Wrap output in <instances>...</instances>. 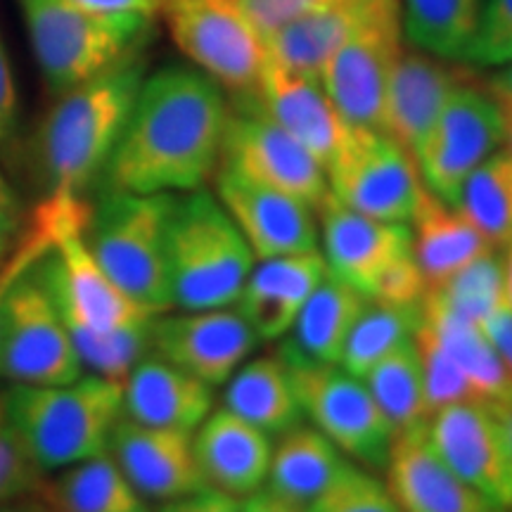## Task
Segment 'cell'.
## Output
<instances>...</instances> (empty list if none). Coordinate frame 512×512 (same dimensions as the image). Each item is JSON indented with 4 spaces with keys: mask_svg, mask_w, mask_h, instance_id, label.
I'll use <instances>...</instances> for the list:
<instances>
[{
    "mask_svg": "<svg viewBox=\"0 0 512 512\" xmlns=\"http://www.w3.org/2000/svg\"><path fill=\"white\" fill-rule=\"evenodd\" d=\"M413 256L425 275L427 287L441 283L448 275L498 249L451 204L425 190L411 221Z\"/></svg>",
    "mask_w": 512,
    "mask_h": 512,
    "instance_id": "obj_27",
    "label": "cell"
},
{
    "mask_svg": "<svg viewBox=\"0 0 512 512\" xmlns=\"http://www.w3.org/2000/svg\"><path fill=\"white\" fill-rule=\"evenodd\" d=\"M463 62L477 67H505L512 62V0H484Z\"/></svg>",
    "mask_w": 512,
    "mask_h": 512,
    "instance_id": "obj_40",
    "label": "cell"
},
{
    "mask_svg": "<svg viewBox=\"0 0 512 512\" xmlns=\"http://www.w3.org/2000/svg\"><path fill=\"white\" fill-rule=\"evenodd\" d=\"M503 266H505V297H508V304L512 306V240L505 245Z\"/></svg>",
    "mask_w": 512,
    "mask_h": 512,
    "instance_id": "obj_52",
    "label": "cell"
},
{
    "mask_svg": "<svg viewBox=\"0 0 512 512\" xmlns=\"http://www.w3.org/2000/svg\"><path fill=\"white\" fill-rule=\"evenodd\" d=\"M83 10L100 15H143L155 17L162 10V0H72Z\"/></svg>",
    "mask_w": 512,
    "mask_h": 512,
    "instance_id": "obj_46",
    "label": "cell"
},
{
    "mask_svg": "<svg viewBox=\"0 0 512 512\" xmlns=\"http://www.w3.org/2000/svg\"><path fill=\"white\" fill-rule=\"evenodd\" d=\"M43 472L24 451L0 394V503L36 496L43 486Z\"/></svg>",
    "mask_w": 512,
    "mask_h": 512,
    "instance_id": "obj_39",
    "label": "cell"
},
{
    "mask_svg": "<svg viewBox=\"0 0 512 512\" xmlns=\"http://www.w3.org/2000/svg\"><path fill=\"white\" fill-rule=\"evenodd\" d=\"M17 131V86L8 48L0 36V147L15 138Z\"/></svg>",
    "mask_w": 512,
    "mask_h": 512,
    "instance_id": "obj_42",
    "label": "cell"
},
{
    "mask_svg": "<svg viewBox=\"0 0 512 512\" xmlns=\"http://www.w3.org/2000/svg\"><path fill=\"white\" fill-rule=\"evenodd\" d=\"M403 43L401 0H373L318 76L344 124L382 131L389 79Z\"/></svg>",
    "mask_w": 512,
    "mask_h": 512,
    "instance_id": "obj_9",
    "label": "cell"
},
{
    "mask_svg": "<svg viewBox=\"0 0 512 512\" xmlns=\"http://www.w3.org/2000/svg\"><path fill=\"white\" fill-rule=\"evenodd\" d=\"M41 491L55 512H152L110 451L64 467Z\"/></svg>",
    "mask_w": 512,
    "mask_h": 512,
    "instance_id": "obj_31",
    "label": "cell"
},
{
    "mask_svg": "<svg viewBox=\"0 0 512 512\" xmlns=\"http://www.w3.org/2000/svg\"><path fill=\"white\" fill-rule=\"evenodd\" d=\"M110 456L145 501L169 503L209 486L197 463L192 432L147 427L121 415Z\"/></svg>",
    "mask_w": 512,
    "mask_h": 512,
    "instance_id": "obj_18",
    "label": "cell"
},
{
    "mask_svg": "<svg viewBox=\"0 0 512 512\" xmlns=\"http://www.w3.org/2000/svg\"><path fill=\"white\" fill-rule=\"evenodd\" d=\"M387 486L403 512H508L465 484L434 451L427 425L394 437Z\"/></svg>",
    "mask_w": 512,
    "mask_h": 512,
    "instance_id": "obj_19",
    "label": "cell"
},
{
    "mask_svg": "<svg viewBox=\"0 0 512 512\" xmlns=\"http://www.w3.org/2000/svg\"><path fill=\"white\" fill-rule=\"evenodd\" d=\"M216 197L245 235L256 261L320 249L316 209L297 197L245 181L226 169L216 174Z\"/></svg>",
    "mask_w": 512,
    "mask_h": 512,
    "instance_id": "obj_17",
    "label": "cell"
},
{
    "mask_svg": "<svg viewBox=\"0 0 512 512\" xmlns=\"http://www.w3.org/2000/svg\"><path fill=\"white\" fill-rule=\"evenodd\" d=\"M48 247H50L48 233L41 226H36V223H34V228L29 230L27 240H24V245L19 247V252L15 254V259H12L10 264L5 266L3 271H0V302H3V294H5V290H8L10 280L15 278V273L19 271V268L27 266L29 261L36 259V256H41Z\"/></svg>",
    "mask_w": 512,
    "mask_h": 512,
    "instance_id": "obj_44",
    "label": "cell"
},
{
    "mask_svg": "<svg viewBox=\"0 0 512 512\" xmlns=\"http://www.w3.org/2000/svg\"><path fill=\"white\" fill-rule=\"evenodd\" d=\"M10 247H12V238H10V235L0 233V264H3V261L8 259Z\"/></svg>",
    "mask_w": 512,
    "mask_h": 512,
    "instance_id": "obj_54",
    "label": "cell"
},
{
    "mask_svg": "<svg viewBox=\"0 0 512 512\" xmlns=\"http://www.w3.org/2000/svg\"><path fill=\"white\" fill-rule=\"evenodd\" d=\"M320 254L330 278L370 299L382 275L413 252L411 223L380 221L358 214L328 195L316 209Z\"/></svg>",
    "mask_w": 512,
    "mask_h": 512,
    "instance_id": "obj_15",
    "label": "cell"
},
{
    "mask_svg": "<svg viewBox=\"0 0 512 512\" xmlns=\"http://www.w3.org/2000/svg\"><path fill=\"white\" fill-rule=\"evenodd\" d=\"M36 259L19 268L0 302V375L34 387L67 384L86 370Z\"/></svg>",
    "mask_w": 512,
    "mask_h": 512,
    "instance_id": "obj_8",
    "label": "cell"
},
{
    "mask_svg": "<svg viewBox=\"0 0 512 512\" xmlns=\"http://www.w3.org/2000/svg\"><path fill=\"white\" fill-rule=\"evenodd\" d=\"M261 339L238 306L152 318V354L209 387H221Z\"/></svg>",
    "mask_w": 512,
    "mask_h": 512,
    "instance_id": "obj_14",
    "label": "cell"
},
{
    "mask_svg": "<svg viewBox=\"0 0 512 512\" xmlns=\"http://www.w3.org/2000/svg\"><path fill=\"white\" fill-rule=\"evenodd\" d=\"M325 171L337 202L380 221L411 223L427 190L411 152L373 128L349 126Z\"/></svg>",
    "mask_w": 512,
    "mask_h": 512,
    "instance_id": "obj_10",
    "label": "cell"
},
{
    "mask_svg": "<svg viewBox=\"0 0 512 512\" xmlns=\"http://www.w3.org/2000/svg\"><path fill=\"white\" fill-rule=\"evenodd\" d=\"M309 512H403L401 505L373 472L347 460Z\"/></svg>",
    "mask_w": 512,
    "mask_h": 512,
    "instance_id": "obj_37",
    "label": "cell"
},
{
    "mask_svg": "<svg viewBox=\"0 0 512 512\" xmlns=\"http://www.w3.org/2000/svg\"><path fill=\"white\" fill-rule=\"evenodd\" d=\"M427 437L465 484L498 508H512V458L486 401L441 408L427 422Z\"/></svg>",
    "mask_w": 512,
    "mask_h": 512,
    "instance_id": "obj_16",
    "label": "cell"
},
{
    "mask_svg": "<svg viewBox=\"0 0 512 512\" xmlns=\"http://www.w3.org/2000/svg\"><path fill=\"white\" fill-rule=\"evenodd\" d=\"M240 512H309V508L285 501L271 494L268 489H259L254 494L240 498Z\"/></svg>",
    "mask_w": 512,
    "mask_h": 512,
    "instance_id": "obj_48",
    "label": "cell"
},
{
    "mask_svg": "<svg viewBox=\"0 0 512 512\" xmlns=\"http://www.w3.org/2000/svg\"><path fill=\"white\" fill-rule=\"evenodd\" d=\"M366 302L363 294L328 275L302 306L292 330L287 332L290 339L283 344L309 361L339 366L349 332Z\"/></svg>",
    "mask_w": 512,
    "mask_h": 512,
    "instance_id": "obj_30",
    "label": "cell"
},
{
    "mask_svg": "<svg viewBox=\"0 0 512 512\" xmlns=\"http://www.w3.org/2000/svg\"><path fill=\"white\" fill-rule=\"evenodd\" d=\"M159 512H240V498L207 486L190 496L164 503Z\"/></svg>",
    "mask_w": 512,
    "mask_h": 512,
    "instance_id": "obj_43",
    "label": "cell"
},
{
    "mask_svg": "<svg viewBox=\"0 0 512 512\" xmlns=\"http://www.w3.org/2000/svg\"><path fill=\"white\" fill-rule=\"evenodd\" d=\"M320 249L256 261L238 299V309L259 339H280L292 330L313 290L328 278Z\"/></svg>",
    "mask_w": 512,
    "mask_h": 512,
    "instance_id": "obj_21",
    "label": "cell"
},
{
    "mask_svg": "<svg viewBox=\"0 0 512 512\" xmlns=\"http://www.w3.org/2000/svg\"><path fill=\"white\" fill-rule=\"evenodd\" d=\"M121 387L124 415L147 427L195 432L214 408V387L171 366L157 354H147L126 375Z\"/></svg>",
    "mask_w": 512,
    "mask_h": 512,
    "instance_id": "obj_23",
    "label": "cell"
},
{
    "mask_svg": "<svg viewBox=\"0 0 512 512\" xmlns=\"http://www.w3.org/2000/svg\"><path fill=\"white\" fill-rule=\"evenodd\" d=\"M422 323L432 330L437 342L453 358V363L463 370V375L484 401L512 396V375L505 368L491 339L486 337L482 325L458 316L427 294L425 302H422Z\"/></svg>",
    "mask_w": 512,
    "mask_h": 512,
    "instance_id": "obj_29",
    "label": "cell"
},
{
    "mask_svg": "<svg viewBox=\"0 0 512 512\" xmlns=\"http://www.w3.org/2000/svg\"><path fill=\"white\" fill-rule=\"evenodd\" d=\"M254 95L261 110L328 169L349 126L339 117L320 79L290 72L266 57Z\"/></svg>",
    "mask_w": 512,
    "mask_h": 512,
    "instance_id": "obj_20",
    "label": "cell"
},
{
    "mask_svg": "<svg viewBox=\"0 0 512 512\" xmlns=\"http://www.w3.org/2000/svg\"><path fill=\"white\" fill-rule=\"evenodd\" d=\"M249 100L235 114L230 112L219 169L318 209L330 195L325 166L261 110L254 93Z\"/></svg>",
    "mask_w": 512,
    "mask_h": 512,
    "instance_id": "obj_12",
    "label": "cell"
},
{
    "mask_svg": "<svg viewBox=\"0 0 512 512\" xmlns=\"http://www.w3.org/2000/svg\"><path fill=\"white\" fill-rule=\"evenodd\" d=\"M482 328L486 337L491 339V344H494L498 356H501L505 368H508V373L512 375V306L503 304L494 316L486 320Z\"/></svg>",
    "mask_w": 512,
    "mask_h": 512,
    "instance_id": "obj_45",
    "label": "cell"
},
{
    "mask_svg": "<svg viewBox=\"0 0 512 512\" xmlns=\"http://www.w3.org/2000/svg\"><path fill=\"white\" fill-rule=\"evenodd\" d=\"M503 147L512 157V112H505V145Z\"/></svg>",
    "mask_w": 512,
    "mask_h": 512,
    "instance_id": "obj_53",
    "label": "cell"
},
{
    "mask_svg": "<svg viewBox=\"0 0 512 512\" xmlns=\"http://www.w3.org/2000/svg\"><path fill=\"white\" fill-rule=\"evenodd\" d=\"M271 439L226 408L211 411L192 432L197 463L207 484L235 498L264 489L273 453Z\"/></svg>",
    "mask_w": 512,
    "mask_h": 512,
    "instance_id": "obj_22",
    "label": "cell"
},
{
    "mask_svg": "<svg viewBox=\"0 0 512 512\" xmlns=\"http://www.w3.org/2000/svg\"><path fill=\"white\" fill-rule=\"evenodd\" d=\"M29 43L50 93L62 95L136 53L150 38L152 17L100 15L72 0H17Z\"/></svg>",
    "mask_w": 512,
    "mask_h": 512,
    "instance_id": "obj_6",
    "label": "cell"
},
{
    "mask_svg": "<svg viewBox=\"0 0 512 512\" xmlns=\"http://www.w3.org/2000/svg\"><path fill=\"white\" fill-rule=\"evenodd\" d=\"M228 3L245 17L249 27L266 43V38L285 27L287 22L320 8V5L337 3V0H228Z\"/></svg>",
    "mask_w": 512,
    "mask_h": 512,
    "instance_id": "obj_41",
    "label": "cell"
},
{
    "mask_svg": "<svg viewBox=\"0 0 512 512\" xmlns=\"http://www.w3.org/2000/svg\"><path fill=\"white\" fill-rule=\"evenodd\" d=\"M174 195L105 192L86 223V242L102 271L140 309L159 316L171 306L166 223Z\"/></svg>",
    "mask_w": 512,
    "mask_h": 512,
    "instance_id": "obj_5",
    "label": "cell"
},
{
    "mask_svg": "<svg viewBox=\"0 0 512 512\" xmlns=\"http://www.w3.org/2000/svg\"><path fill=\"white\" fill-rule=\"evenodd\" d=\"M3 401L24 451L43 475L110 451L124 415L121 382L91 373L67 384H12Z\"/></svg>",
    "mask_w": 512,
    "mask_h": 512,
    "instance_id": "obj_3",
    "label": "cell"
},
{
    "mask_svg": "<svg viewBox=\"0 0 512 512\" xmlns=\"http://www.w3.org/2000/svg\"><path fill=\"white\" fill-rule=\"evenodd\" d=\"M19 230H22V207H19L15 190L0 176V233L15 240Z\"/></svg>",
    "mask_w": 512,
    "mask_h": 512,
    "instance_id": "obj_47",
    "label": "cell"
},
{
    "mask_svg": "<svg viewBox=\"0 0 512 512\" xmlns=\"http://www.w3.org/2000/svg\"><path fill=\"white\" fill-rule=\"evenodd\" d=\"M484 0H401L403 38L415 50L465 60Z\"/></svg>",
    "mask_w": 512,
    "mask_h": 512,
    "instance_id": "obj_32",
    "label": "cell"
},
{
    "mask_svg": "<svg viewBox=\"0 0 512 512\" xmlns=\"http://www.w3.org/2000/svg\"><path fill=\"white\" fill-rule=\"evenodd\" d=\"M171 38L185 57L221 88L254 93L266 46L228 0H162Z\"/></svg>",
    "mask_w": 512,
    "mask_h": 512,
    "instance_id": "obj_13",
    "label": "cell"
},
{
    "mask_svg": "<svg viewBox=\"0 0 512 512\" xmlns=\"http://www.w3.org/2000/svg\"><path fill=\"white\" fill-rule=\"evenodd\" d=\"M361 380L366 382L377 408L387 418L394 437L418 430L430 422L422 363L415 339L384 356L382 361H377Z\"/></svg>",
    "mask_w": 512,
    "mask_h": 512,
    "instance_id": "obj_33",
    "label": "cell"
},
{
    "mask_svg": "<svg viewBox=\"0 0 512 512\" xmlns=\"http://www.w3.org/2000/svg\"><path fill=\"white\" fill-rule=\"evenodd\" d=\"M486 406H489L491 415H494L498 430L503 434L505 448H508L512 458V396H508V399H498V401H486Z\"/></svg>",
    "mask_w": 512,
    "mask_h": 512,
    "instance_id": "obj_49",
    "label": "cell"
},
{
    "mask_svg": "<svg viewBox=\"0 0 512 512\" xmlns=\"http://www.w3.org/2000/svg\"><path fill=\"white\" fill-rule=\"evenodd\" d=\"M427 297L472 323L484 325L503 304H508L503 254L496 249L482 254L446 280L427 287Z\"/></svg>",
    "mask_w": 512,
    "mask_h": 512,
    "instance_id": "obj_36",
    "label": "cell"
},
{
    "mask_svg": "<svg viewBox=\"0 0 512 512\" xmlns=\"http://www.w3.org/2000/svg\"><path fill=\"white\" fill-rule=\"evenodd\" d=\"M143 48L57 95L38 133V162L48 195L81 197L102 176L145 81Z\"/></svg>",
    "mask_w": 512,
    "mask_h": 512,
    "instance_id": "obj_2",
    "label": "cell"
},
{
    "mask_svg": "<svg viewBox=\"0 0 512 512\" xmlns=\"http://www.w3.org/2000/svg\"><path fill=\"white\" fill-rule=\"evenodd\" d=\"M0 512H55L46 501H34V496L0 503Z\"/></svg>",
    "mask_w": 512,
    "mask_h": 512,
    "instance_id": "obj_51",
    "label": "cell"
},
{
    "mask_svg": "<svg viewBox=\"0 0 512 512\" xmlns=\"http://www.w3.org/2000/svg\"><path fill=\"white\" fill-rule=\"evenodd\" d=\"M223 408L268 437H280L304 422L290 370L278 354L242 363L226 382Z\"/></svg>",
    "mask_w": 512,
    "mask_h": 512,
    "instance_id": "obj_26",
    "label": "cell"
},
{
    "mask_svg": "<svg viewBox=\"0 0 512 512\" xmlns=\"http://www.w3.org/2000/svg\"><path fill=\"white\" fill-rule=\"evenodd\" d=\"M458 74L441 57L422 50H403L389 79L384 100L382 131L415 155L448 95L460 86Z\"/></svg>",
    "mask_w": 512,
    "mask_h": 512,
    "instance_id": "obj_24",
    "label": "cell"
},
{
    "mask_svg": "<svg viewBox=\"0 0 512 512\" xmlns=\"http://www.w3.org/2000/svg\"><path fill=\"white\" fill-rule=\"evenodd\" d=\"M494 247L512 240V157L501 147L465 178L453 204Z\"/></svg>",
    "mask_w": 512,
    "mask_h": 512,
    "instance_id": "obj_35",
    "label": "cell"
},
{
    "mask_svg": "<svg viewBox=\"0 0 512 512\" xmlns=\"http://www.w3.org/2000/svg\"><path fill=\"white\" fill-rule=\"evenodd\" d=\"M254 264L252 247L219 197L204 188L174 197L166 223V268L174 309L235 306Z\"/></svg>",
    "mask_w": 512,
    "mask_h": 512,
    "instance_id": "obj_4",
    "label": "cell"
},
{
    "mask_svg": "<svg viewBox=\"0 0 512 512\" xmlns=\"http://www.w3.org/2000/svg\"><path fill=\"white\" fill-rule=\"evenodd\" d=\"M489 93L494 95L503 112H512V62L505 64L489 83Z\"/></svg>",
    "mask_w": 512,
    "mask_h": 512,
    "instance_id": "obj_50",
    "label": "cell"
},
{
    "mask_svg": "<svg viewBox=\"0 0 512 512\" xmlns=\"http://www.w3.org/2000/svg\"><path fill=\"white\" fill-rule=\"evenodd\" d=\"M415 347H418L422 363V380H425V399L430 418L441 408L453 406V403L484 401L425 323H420L418 335H415Z\"/></svg>",
    "mask_w": 512,
    "mask_h": 512,
    "instance_id": "obj_38",
    "label": "cell"
},
{
    "mask_svg": "<svg viewBox=\"0 0 512 512\" xmlns=\"http://www.w3.org/2000/svg\"><path fill=\"white\" fill-rule=\"evenodd\" d=\"M422 323V304H389L368 299L358 313L339 366L363 377L377 361L413 342Z\"/></svg>",
    "mask_w": 512,
    "mask_h": 512,
    "instance_id": "obj_34",
    "label": "cell"
},
{
    "mask_svg": "<svg viewBox=\"0 0 512 512\" xmlns=\"http://www.w3.org/2000/svg\"><path fill=\"white\" fill-rule=\"evenodd\" d=\"M230 107L200 69L164 67L145 76L131 117L102 169L107 192H190L221 162Z\"/></svg>",
    "mask_w": 512,
    "mask_h": 512,
    "instance_id": "obj_1",
    "label": "cell"
},
{
    "mask_svg": "<svg viewBox=\"0 0 512 512\" xmlns=\"http://www.w3.org/2000/svg\"><path fill=\"white\" fill-rule=\"evenodd\" d=\"M344 463L347 456L325 434L316 427L299 425L280 434L278 444H273L264 489L302 508H311Z\"/></svg>",
    "mask_w": 512,
    "mask_h": 512,
    "instance_id": "obj_28",
    "label": "cell"
},
{
    "mask_svg": "<svg viewBox=\"0 0 512 512\" xmlns=\"http://www.w3.org/2000/svg\"><path fill=\"white\" fill-rule=\"evenodd\" d=\"M505 145V112L494 95L460 83L415 150L425 188L456 204L465 178Z\"/></svg>",
    "mask_w": 512,
    "mask_h": 512,
    "instance_id": "obj_11",
    "label": "cell"
},
{
    "mask_svg": "<svg viewBox=\"0 0 512 512\" xmlns=\"http://www.w3.org/2000/svg\"><path fill=\"white\" fill-rule=\"evenodd\" d=\"M373 0H337L292 19L266 38V57L290 72L318 79Z\"/></svg>",
    "mask_w": 512,
    "mask_h": 512,
    "instance_id": "obj_25",
    "label": "cell"
},
{
    "mask_svg": "<svg viewBox=\"0 0 512 512\" xmlns=\"http://www.w3.org/2000/svg\"><path fill=\"white\" fill-rule=\"evenodd\" d=\"M304 418L344 456L370 472H384L394 432L361 377L335 363H318L280 344Z\"/></svg>",
    "mask_w": 512,
    "mask_h": 512,
    "instance_id": "obj_7",
    "label": "cell"
}]
</instances>
